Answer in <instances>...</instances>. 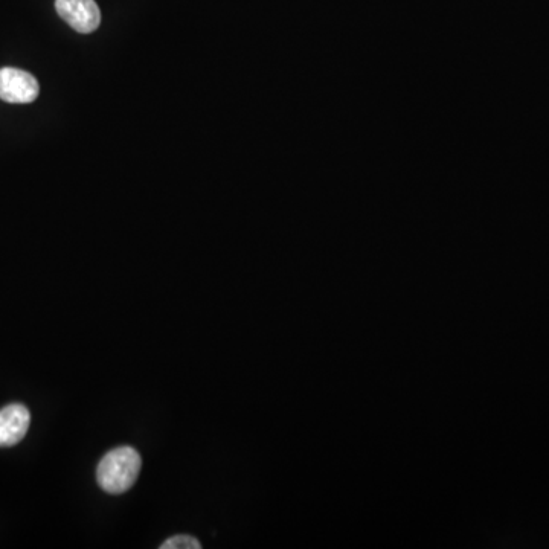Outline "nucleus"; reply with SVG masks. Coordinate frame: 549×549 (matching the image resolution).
Returning <instances> with one entry per match:
<instances>
[{
  "mask_svg": "<svg viewBox=\"0 0 549 549\" xmlns=\"http://www.w3.org/2000/svg\"><path fill=\"white\" fill-rule=\"evenodd\" d=\"M141 467L142 460L138 450L129 446L116 447L98 464V484L110 495L129 492L138 479Z\"/></svg>",
  "mask_w": 549,
  "mask_h": 549,
  "instance_id": "1",
  "label": "nucleus"
},
{
  "mask_svg": "<svg viewBox=\"0 0 549 549\" xmlns=\"http://www.w3.org/2000/svg\"><path fill=\"white\" fill-rule=\"evenodd\" d=\"M199 540L194 537L187 536V534H180V536L171 537L164 545H161V549H200Z\"/></svg>",
  "mask_w": 549,
  "mask_h": 549,
  "instance_id": "5",
  "label": "nucleus"
},
{
  "mask_svg": "<svg viewBox=\"0 0 549 549\" xmlns=\"http://www.w3.org/2000/svg\"><path fill=\"white\" fill-rule=\"evenodd\" d=\"M31 423L28 409L22 405H10L0 409V447H11L25 438Z\"/></svg>",
  "mask_w": 549,
  "mask_h": 549,
  "instance_id": "4",
  "label": "nucleus"
},
{
  "mask_svg": "<svg viewBox=\"0 0 549 549\" xmlns=\"http://www.w3.org/2000/svg\"><path fill=\"white\" fill-rule=\"evenodd\" d=\"M55 10L77 33L90 34L100 28L101 11L95 0H55Z\"/></svg>",
  "mask_w": 549,
  "mask_h": 549,
  "instance_id": "3",
  "label": "nucleus"
},
{
  "mask_svg": "<svg viewBox=\"0 0 549 549\" xmlns=\"http://www.w3.org/2000/svg\"><path fill=\"white\" fill-rule=\"evenodd\" d=\"M36 77L16 68L0 69V100L11 104H29L39 97Z\"/></svg>",
  "mask_w": 549,
  "mask_h": 549,
  "instance_id": "2",
  "label": "nucleus"
}]
</instances>
